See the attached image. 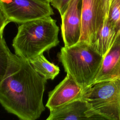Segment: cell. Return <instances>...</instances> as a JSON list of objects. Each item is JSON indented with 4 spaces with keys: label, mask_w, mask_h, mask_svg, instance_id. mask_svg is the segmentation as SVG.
Returning <instances> with one entry per match:
<instances>
[{
    "label": "cell",
    "mask_w": 120,
    "mask_h": 120,
    "mask_svg": "<svg viewBox=\"0 0 120 120\" xmlns=\"http://www.w3.org/2000/svg\"><path fill=\"white\" fill-rule=\"evenodd\" d=\"M82 98L98 120H120V79L98 82L84 90Z\"/></svg>",
    "instance_id": "cell-4"
},
{
    "label": "cell",
    "mask_w": 120,
    "mask_h": 120,
    "mask_svg": "<svg viewBox=\"0 0 120 120\" xmlns=\"http://www.w3.org/2000/svg\"><path fill=\"white\" fill-rule=\"evenodd\" d=\"M15 54L11 52L8 48L3 37V32L0 33V83L4 79L14 61Z\"/></svg>",
    "instance_id": "cell-13"
},
{
    "label": "cell",
    "mask_w": 120,
    "mask_h": 120,
    "mask_svg": "<svg viewBox=\"0 0 120 120\" xmlns=\"http://www.w3.org/2000/svg\"><path fill=\"white\" fill-rule=\"evenodd\" d=\"M0 4L9 22L18 24L54 14L50 3L36 0H0Z\"/></svg>",
    "instance_id": "cell-5"
},
{
    "label": "cell",
    "mask_w": 120,
    "mask_h": 120,
    "mask_svg": "<svg viewBox=\"0 0 120 120\" xmlns=\"http://www.w3.org/2000/svg\"><path fill=\"white\" fill-rule=\"evenodd\" d=\"M106 17L102 0H82L79 41L92 44Z\"/></svg>",
    "instance_id": "cell-6"
},
{
    "label": "cell",
    "mask_w": 120,
    "mask_h": 120,
    "mask_svg": "<svg viewBox=\"0 0 120 120\" xmlns=\"http://www.w3.org/2000/svg\"><path fill=\"white\" fill-rule=\"evenodd\" d=\"M84 90L69 75L48 93V99L45 106L49 110L64 105L81 98Z\"/></svg>",
    "instance_id": "cell-8"
},
{
    "label": "cell",
    "mask_w": 120,
    "mask_h": 120,
    "mask_svg": "<svg viewBox=\"0 0 120 120\" xmlns=\"http://www.w3.org/2000/svg\"><path fill=\"white\" fill-rule=\"evenodd\" d=\"M107 18L116 30V41L120 42V0H110Z\"/></svg>",
    "instance_id": "cell-14"
},
{
    "label": "cell",
    "mask_w": 120,
    "mask_h": 120,
    "mask_svg": "<svg viewBox=\"0 0 120 120\" xmlns=\"http://www.w3.org/2000/svg\"><path fill=\"white\" fill-rule=\"evenodd\" d=\"M70 0H52L50 4L60 13V16L63 15L66 10Z\"/></svg>",
    "instance_id": "cell-15"
},
{
    "label": "cell",
    "mask_w": 120,
    "mask_h": 120,
    "mask_svg": "<svg viewBox=\"0 0 120 120\" xmlns=\"http://www.w3.org/2000/svg\"><path fill=\"white\" fill-rule=\"evenodd\" d=\"M36 0L44 2V3H50L52 1V0Z\"/></svg>",
    "instance_id": "cell-18"
},
{
    "label": "cell",
    "mask_w": 120,
    "mask_h": 120,
    "mask_svg": "<svg viewBox=\"0 0 120 120\" xmlns=\"http://www.w3.org/2000/svg\"><path fill=\"white\" fill-rule=\"evenodd\" d=\"M120 69V42L115 41L111 49L103 57L93 84L116 78Z\"/></svg>",
    "instance_id": "cell-10"
},
{
    "label": "cell",
    "mask_w": 120,
    "mask_h": 120,
    "mask_svg": "<svg viewBox=\"0 0 120 120\" xmlns=\"http://www.w3.org/2000/svg\"><path fill=\"white\" fill-rule=\"evenodd\" d=\"M116 78H118V79H120V70L119 71V73H118V75H117Z\"/></svg>",
    "instance_id": "cell-19"
},
{
    "label": "cell",
    "mask_w": 120,
    "mask_h": 120,
    "mask_svg": "<svg viewBox=\"0 0 120 120\" xmlns=\"http://www.w3.org/2000/svg\"><path fill=\"white\" fill-rule=\"evenodd\" d=\"M46 120H98L82 98L56 108L50 110Z\"/></svg>",
    "instance_id": "cell-9"
},
{
    "label": "cell",
    "mask_w": 120,
    "mask_h": 120,
    "mask_svg": "<svg viewBox=\"0 0 120 120\" xmlns=\"http://www.w3.org/2000/svg\"><path fill=\"white\" fill-rule=\"evenodd\" d=\"M57 56L67 74L83 90L93 84L103 59L91 44L82 41L61 47Z\"/></svg>",
    "instance_id": "cell-3"
},
{
    "label": "cell",
    "mask_w": 120,
    "mask_h": 120,
    "mask_svg": "<svg viewBox=\"0 0 120 120\" xmlns=\"http://www.w3.org/2000/svg\"><path fill=\"white\" fill-rule=\"evenodd\" d=\"M116 38V30L106 17L96 40L91 45L104 57L113 45Z\"/></svg>",
    "instance_id": "cell-11"
},
{
    "label": "cell",
    "mask_w": 120,
    "mask_h": 120,
    "mask_svg": "<svg viewBox=\"0 0 120 120\" xmlns=\"http://www.w3.org/2000/svg\"><path fill=\"white\" fill-rule=\"evenodd\" d=\"M9 22H10L4 13L0 4V33L3 32L5 27Z\"/></svg>",
    "instance_id": "cell-16"
},
{
    "label": "cell",
    "mask_w": 120,
    "mask_h": 120,
    "mask_svg": "<svg viewBox=\"0 0 120 120\" xmlns=\"http://www.w3.org/2000/svg\"><path fill=\"white\" fill-rule=\"evenodd\" d=\"M82 0H70L61 16V33L64 46L69 47L79 42L81 31Z\"/></svg>",
    "instance_id": "cell-7"
},
{
    "label": "cell",
    "mask_w": 120,
    "mask_h": 120,
    "mask_svg": "<svg viewBox=\"0 0 120 120\" xmlns=\"http://www.w3.org/2000/svg\"><path fill=\"white\" fill-rule=\"evenodd\" d=\"M110 0H102L103 8H104V11L106 17L107 16L108 11L109 5H110Z\"/></svg>",
    "instance_id": "cell-17"
},
{
    "label": "cell",
    "mask_w": 120,
    "mask_h": 120,
    "mask_svg": "<svg viewBox=\"0 0 120 120\" xmlns=\"http://www.w3.org/2000/svg\"><path fill=\"white\" fill-rule=\"evenodd\" d=\"M59 32L51 16L20 24L12 43L15 54L29 61L57 46Z\"/></svg>",
    "instance_id": "cell-2"
},
{
    "label": "cell",
    "mask_w": 120,
    "mask_h": 120,
    "mask_svg": "<svg viewBox=\"0 0 120 120\" xmlns=\"http://www.w3.org/2000/svg\"><path fill=\"white\" fill-rule=\"evenodd\" d=\"M35 70L46 80H53L59 74L58 66L49 62L43 53L29 60Z\"/></svg>",
    "instance_id": "cell-12"
},
{
    "label": "cell",
    "mask_w": 120,
    "mask_h": 120,
    "mask_svg": "<svg viewBox=\"0 0 120 120\" xmlns=\"http://www.w3.org/2000/svg\"><path fill=\"white\" fill-rule=\"evenodd\" d=\"M46 81L29 60L16 55L0 83V104L21 120H37L45 110L43 98Z\"/></svg>",
    "instance_id": "cell-1"
}]
</instances>
